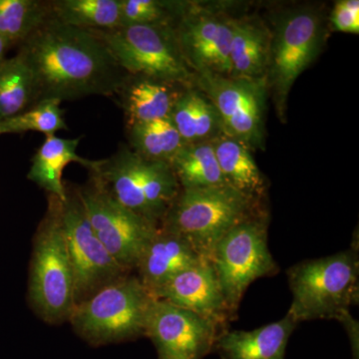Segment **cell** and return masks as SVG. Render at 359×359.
Segmentation results:
<instances>
[{"instance_id": "obj_22", "label": "cell", "mask_w": 359, "mask_h": 359, "mask_svg": "<svg viewBox=\"0 0 359 359\" xmlns=\"http://www.w3.org/2000/svg\"><path fill=\"white\" fill-rule=\"evenodd\" d=\"M170 119L185 144L211 141L222 132L218 111L201 90L187 89Z\"/></svg>"}, {"instance_id": "obj_27", "label": "cell", "mask_w": 359, "mask_h": 359, "mask_svg": "<svg viewBox=\"0 0 359 359\" xmlns=\"http://www.w3.org/2000/svg\"><path fill=\"white\" fill-rule=\"evenodd\" d=\"M50 16L49 1L0 0V36L21 44Z\"/></svg>"}, {"instance_id": "obj_15", "label": "cell", "mask_w": 359, "mask_h": 359, "mask_svg": "<svg viewBox=\"0 0 359 359\" xmlns=\"http://www.w3.org/2000/svg\"><path fill=\"white\" fill-rule=\"evenodd\" d=\"M152 295L155 299L192 311L221 330L233 316L210 259H204L178 273Z\"/></svg>"}, {"instance_id": "obj_16", "label": "cell", "mask_w": 359, "mask_h": 359, "mask_svg": "<svg viewBox=\"0 0 359 359\" xmlns=\"http://www.w3.org/2000/svg\"><path fill=\"white\" fill-rule=\"evenodd\" d=\"M183 238L158 228L144 248L134 271L142 285L155 292L170 280L204 261Z\"/></svg>"}, {"instance_id": "obj_25", "label": "cell", "mask_w": 359, "mask_h": 359, "mask_svg": "<svg viewBox=\"0 0 359 359\" xmlns=\"http://www.w3.org/2000/svg\"><path fill=\"white\" fill-rule=\"evenodd\" d=\"M130 149L147 160L171 162L185 145L171 119L139 123L128 127Z\"/></svg>"}, {"instance_id": "obj_9", "label": "cell", "mask_w": 359, "mask_h": 359, "mask_svg": "<svg viewBox=\"0 0 359 359\" xmlns=\"http://www.w3.org/2000/svg\"><path fill=\"white\" fill-rule=\"evenodd\" d=\"M210 261L235 316L250 285L278 271L269 249L266 214L259 210L231 229L215 247Z\"/></svg>"}, {"instance_id": "obj_8", "label": "cell", "mask_w": 359, "mask_h": 359, "mask_svg": "<svg viewBox=\"0 0 359 359\" xmlns=\"http://www.w3.org/2000/svg\"><path fill=\"white\" fill-rule=\"evenodd\" d=\"M271 33L266 83L283 118L292 85L323 48L325 26L316 7H295L278 16Z\"/></svg>"}, {"instance_id": "obj_2", "label": "cell", "mask_w": 359, "mask_h": 359, "mask_svg": "<svg viewBox=\"0 0 359 359\" xmlns=\"http://www.w3.org/2000/svg\"><path fill=\"white\" fill-rule=\"evenodd\" d=\"M292 306L287 313L297 323L313 320L348 323L349 309L358 304V250L349 249L320 259H309L287 271Z\"/></svg>"}, {"instance_id": "obj_18", "label": "cell", "mask_w": 359, "mask_h": 359, "mask_svg": "<svg viewBox=\"0 0 359 359\" xmlns=\"http://www.w3.org/2000/svg\"><path fill=\"white\" fill-rule=\"evenodd\" d=\"M183 87L149 78L128 76L119 91L127 126L170 118L175 104L188 89H182Z\"/></svg>"}, {"instance_id": "obj_30", "label": "cell", "mask_w": 359, "mask_h": 359, "mask_svg": "<svg viewBox=\"0 0 359 359\" xmlns=\"http://www.w3.org/2000/svg\"><path fill=\"white\" fill-rule=\"evenodd\" d=\"M330 21L335 32L358 34V0H340L335 2Z\"/></svg>"}, {"instance_id": "obj_26", "label": "cell", "mask_w": 359, "mask_h": 359, "mask_svg": "<svg viewBox=\"0 0 359 359\" xmlns=\"http://www.w3.org/2000/svg\"><path fill=\"white\" fill-rule=\"evenodd\" d=\"M34 103L32 71L18 52L0 66V121L20 114Z\"/></svg>"}, {"instance_id": "obj_1", "label": "cell", "mask_w": 359, "mask_h": 359, "mask_svg": "<svg viewBox=\"0 0 359 359\" xmlns=\"http://www.w3.org/2000/svg\"><path fill=\"white\" fill-rule=\"evenodd\" d=\"M20 53L32 71L35 103L112 96L129 76L93 30L52 16L20 44Z\"/></svg>"}, {"instance_id": "obj_7", "label": "cell", "mask_w": 359, "mask_h": 359, "mask_svg": "<svg viewBox=\"0 0 359 359\" xmlns=\"http://www.w3.org/2000/svg\"><path fill=\"white\" fill-rule=\"evenodd\" d=\"M127 74L191 88L195 74L172 25L120 26L93 30Z\"/></svg>"}, {"instance_id": "obj_11", "label": "cell", "mask_w": 359, "mask_h": 359, "mask_svg": "<svg viewBox=\"0 0 359 359\" xmlns=\"http://www.w3.org/2000/svg\"><path fill=\"white\" fill-rule=\"evenodd\" d=\"M94 233L113 259L131 273L159 226L113 199L95 177L77 189Z\"/></svg>"}, {"instance_id": "obj_17", "label": "cell", "mask_w": 359, "mask_h": 359, "mask_svg": "<svg viewBox=\"0 0 359 359\" xmlns=\"http://www.w3.org/2000/svg\"><path fill=\"white\" fill-rule=\"evenodd\" d=\"M297 325L287 313L282 320L250 332L223 330L215 349L223 359H285L287 341Z\"/></svg>"}, {"instance_id": "obj_28", "label": "cell", "mask_w": 359, "mask_h": 359, "mask_svg": "<svg viewBox=\"0 0 359 359\" xmlns=\"http://www.w3.org/2000/svg\"><path fill=\"white\" fill-rule=\"evenodd\" d=\"M61 101L45 99L35 103L29 109L0 121V135L39 132L46 136L55 135L60 130H67L61 109Z\"/></svg>"}, {"instance_id": "obj_23", "label": "cell", "mask_w": 359, "mask_h": 359, "mask_svg": "<svg viewBox=\"0 0 359 359\" xmlns=\"http://www.w3.org/2000/svg\"><path fill=\"white\" fill-rule=\"evenodd\" d=\"M170 166L181 189L228 185L211 141L185 144L171 160Z\"/></svg>"}, {"instance_id": "obj_13", "label": "cell", "mask_w": 359, "mask_h": 359, "mask_svg": "<svg viewBox=\"0 0 359 359\" xmlns=\"http://www.w3.org/2000/svg\"><path fill=\"white\" fill-rule=\"evenodd\" d=\"M221 332L202 316L155 299L144 335L152 340L159 359H203L215 348Z\"/></svg>"}, {"instance_id": "obj_20", "label": "cell", "mask_w": 359, "mask_h": 359, "mask_svg": "<svg viewBox=\"0 0 359 359\" xmlns=\"http://www.w3.org/2000/svg\"><path fill=\"white\" fill-rule=\"evenodd\" d=\"M271 39V30L259 20H236L229 77L243 79L266 78Z\"/></svg>"}, {"instance_id": "obj_21", "label": "cell", "mask_w": 359, "mask_h": 359, "mask_svg": "<svg viewBox=\"0 0 359 359\" xmlns=\"http://www.w3.org/2000/svg\"><path fill=\"white\" fill-rule=\"evenodd\" d=\"M211 142L226 183L252 199L261 200L266 181L250 149L223 132Z\"/></svg>"}, {"instance_id": "obj_10", "label": "cell", "mask_w": 359, "mask_h": 359, "mask_svg": "<svg viewBox=\"0 0 359 359\" xmlns=\"http://www.w3.org/2000/svg\"><path fill=\"white\" fill-rule=\"evenodd\" d=\"M60 217L72 269L76 306L130 273L113 259L97 238L77 188L66 187L65 200L60 201Z\"/></svg>"}, {"instance_id": "obj_6", "label": "cell", "mask_w": 359, "mask_h": 359, "mask_svg": "<svg viewBox=\"0 0 359 359\" xmlns=\"http://www.w3.org/2000/svg\"><path fill=\"white\" fill-rule=\"evenodd\" d=\"M154 299L136 275L128 273L77 304L68 321L91 346L127 341L145 334Z\"/></svg>"}, {"instance_id": "obj_4", "label": "cell", "mask_w": 359, "mask_h": 359, "mask_svg": "<svg viewBox=\"0 0 359 359\" xmlns=\"http://www.w3.org/2000/svg\"><path fill=\"white\" fill-rule=\"evenodd\" d=\"M89 171L113 199L158 226L181 191L169 163L142 158L126 145L94 161Z\"/></svg>"}, {"instance_id": "obj_12", "label": "cell", "mask_w": 359, "mask_h": 359, "mask_svg": "<svg viewBox=\"0 0 359 359\" xmlns=\"http://www.w3.org/2000/svg\"><path fill=\"white\" fill-rule=\"evenodd\" d=\"M198 85L218 111L224 134L250 149L263 147L266 78L243 79L201 73Z\"/></svg>"}, {"instance_id": "obj_3", "label": "cell", "mask_w": 359, "mask_h": 359, "mask_svg": "<svg viewBox=\"0 0 359 359\" xmlns=\"http://www.w3.org/2000/svg\"><path fill=\"white\" fill-rule=\"evenodd\" d=\"M259 211V201L229 185L181 189L160 228L186 240L204 259L231 229Z\"/></svg>"}, {"instance_id": "obj_5", "label": "cell", "mask_w": 359, "mask_h": 359, "mask_svg": "<svg viewBox=\"0 0 359 359\" xmlns=\"http://www.w3.org/2000/svg\"><path fill=\"white\" fill-rule=\"evenodd\" d=\"M60 200L48 195L30 259L28 302L41 320L59 325L69 320L75 306L72 269L60 217Z\"/></svg>"}, {"instance_id": "obj_24", "label": "cell", "mask_w": 359, "mask_h": 359, "mask_svg": "<svg viewBox=\"0 0 359 359\" xmlns=\"http://www.w3.org/2000/svg\"><path fill=\"white\" fill-rule=\"evenodd\" d=\"M49 6L52 18L65 25L87 30L121 26V0H56Z\"/></svg>"}, {"instance_id": "obj_14", "label": "cell", "mask_w": 359, "mask_h": 359, "mask_svg": "<svg viewBox=\"0 0 359 359\" xmlns=\"http://www.w3.org/2000/svg\"><path fill=\"white\" fill-rule=\"evenodd\" d=\"M236 20L209 11L186 9L176 28L180 46L191 69L230 76L231 45Z\"/></svg>"}, {"instance_id": "obj_31", "label": "cell", "mask_w": 359, "mask_h": 359, "mask_svg": "<svg viewBox=\"0 0 359 359\" xmlns=\"http://www.w3.org/2000/svg\"><path fill=\"white\" fill-rule=\"evenodd\" d=\"M9 46H11V45H9L8 42L0 36V66H1L2 63L6 60V53Z\"/></svg>"}, {"instance_id": "obj_29", "label": "cell", "mask_w": 359, "mask_h": 359, "mask_svg": "<svg viewBox=\"0 0 359 359\" xmlns=\"http://www.w3.org/2000/svg\"><path fill=\"white\" fill-rule=\"evenodd\" d=\"M187 6L158 0H121V26L171 25L174 16L182 18Z\"/></svg>"}, {"instance_id": "obj_19", "label": "cell", "mask_w": 359, "mask_h": 359, "mask_svg": "<svg viewBox=\"0 0 359 359\" xmlns=\"http://www.w3.org/2000/svg\"><path fill=\"white\" fill-rule=\"evenodd\" d=\"M80 138L65 139L49 135L32 158L27 178L50 196L65 200L66 186L62 175L65 168L75 162L90 169L94 161L84 159L77 153Z\"/></svg>"}]
</instances>
